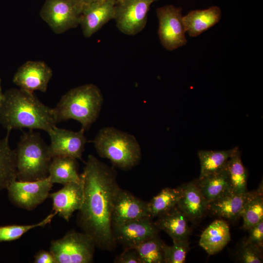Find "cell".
<instances>
[{"mask_svg": "<svg viewBox=\"0 0 263 263\" xmlns=\"http://www.w3.org/2000/svg\"><path fill=\"white\" fill-rule=\"evenodd\" d=\"M164 243L157 235L133 248L138 253L141 263H164Z\"/></svg>", "mask_w": 263, "mask_h": 263, "instance_id": "f1b7e54d", "label": "cell"}, {"mask_svg": "<svg viewBox=\"0 0 263 263\" xmlns=\"http://www.w3.org/2000/svg\"><path fill=\"white\" fill-rule=\"evenodd\" d=\"M182 10V8L171 4L160 7L156 10L159 38L162 46L167 50H174L187 43Z\"/></svg>", "mask_w": 263, "mask_h": 263, "instance_id": "ba28073f", "label": "cell"}, {"mask_svg": "<svg viewBox=\"0 0 263 263\" xmlns=\"http://www.w3.org/2000/svg\"><path fill=\"white\" fill-rule=\"evenodd\" d=\"M158 0H117L114 19L117 28L127 35H135L145 27L152 3Z\"/></svg>", "mask_w": 263, "mask_h": 263, "instance_id": "9c48e42d", "label": "cell"}, {"mask_svg": "<svg viewBox=\"0 0 263 263\" xmlns=\"http://www.w3.org/2000/svg\"><path fill=\"white\" fill-rule=\"evenodd\" d=\"M11 131L7 130L6 136L0 139V191L17 179L16 152L9 143Z\"/></svg>", "mask_w": 263, "mask_h": 263, "instance_id": "cb8c5ba5", "label": "cell"}, {"mask_svg": "<svg viewBox=\"0 0 263 263\" xmlns=\"http://www.w3.org/2000/svg\"><path fill=\"white\" fill-rule=\"evenodd\" d=\"M237 258L240 262L243 263H263V249L254 244L244 241L238 249Z\"/></svg>", "mask_w": 263, "mask_h": 263, "instance_id": "1f68e13d", "label": "cell"}, {"mask_svg": "<svg viewBox=\"0 0 263 263\" xmlns=\"http://www.w3.org/2000/svg\"><path fill=\"white\" fill-rule=\"evenodd\" d=\"M255 190L238 193L230 191L207 204V210L214 215L235 220L241 217L244 207Z\"/></svg>", "mask_w": 263, "mask_h": 263, "instance_id": "ac0fdd59", "label": "cell"}, {"mask_svg": "<svg viewBox=\"0 0 263 263\" xmlns=\"http://www.w3.org/2000/svg\"><path fill=\"white\" fill-rule=\"evenodd\" d=\"M179 196V187L162 189L148 202L150 217L152 218L157 217L172 209L177 206Z\"/></svg>", "mask_w": 263, "mask_h": 263, "instance_id": "484cf974", "label": "cell"}, {"mask_svg": "<svg viewBox=\"0 0 263 263\" xmlns=\"http://www.w3.org/2000/svg\"><path fill=\"white\" fill-rule=\"evenodd\" d=\"M78 5H79L82 9L83 7L87 5L98 2L103 0H74Z\"/></svg>", "mask_w": 263, "mask_h": 263, "instance_id": "d590c367", "label": "cell"}, {"mask_svg": "<svg viewBox=\"0 0 263 263\" xmlns=\"http://www.w3.org/2000/svg\"><path fill=\"white\" fill-rule=\"evenodd\" d=\"M180 196L177 207L188 220L196 222L207 212V203L201 193L196 180L179 187Z\"/></svg>", "mask_w": 263, "mask_h": 263, "instance_id": "e0dca14e", "label": "cell"}, {"mask_svg": "<svg viewBox=\"0 0 263 263\" xmlns=\"http://www.w3.org/2000/svg\"><path fill=\"white\" fill-rule=\"evenodd\" d=\"M84 132L82 129L75 132L54 127L47 132L51 139L49 147L52 158L64 156L82 160L87 142Z\"/></svg>", "mask_w": 263, "mask_h": 263, "instance_id": "8fae6325", "label": "cell"}, {"mask_svg": "<svg viewBox=\"0 0 263 263\" xmlns=\"http://www.w3.org/2000/svg\"><path fill=\"white\" fill-rule=\"evenodd\" d=\"M15 150L17 180L32 181L48 176L52 157L49 146L39 133L32 130L24 132Z\"/></svg>", "mask_w": 263, "mask_h": 263, "instance_id": "277c9868", "label": "cell"}, {"mask_svg": "<svg viewBox=\"0 0 263 263\" xmlns=\"http://www.w3.org/2000/svg\"><path fill=\"white\" fill-rule=\"evenodd\" d=\"M145 217H150L148 202L120 188L113 201L111 217L112 227Z\"/></svg>", "mask_w": 263, "mask_h": 263, "instance_id": "5bb4252c", "label": "cell"}, {"mask_svg": "<svg viewBox=\"0 0 263 263\" xmlns=\"http://www.w3.org/2000/svg\"><path fill=\"white\" fill-rule=\"evenodd\" d=\"M116 1L103 0L83 7L79 25L84 37L90 38L110 20L114 19Z\"/></svg>", "mask_w": 263, "mask_h": 263, "instance_id": "9a60e30c", "label": "cell"}, {"mask_svg": "<svg viewBox=\"0 0 263 263\" xmlns=\"http://www.w3.org/2000/svg\"><path fill=\"white\" fill-rule=\"evenodd\" d=\"M34 263H56L50 251L40 250L35 255Z\"/></svg>", "mask_w": 263, "mask_h": 263, "instance_id": "e575fe53", "label": "cell"}, {"mask_svg": "<svg viewBox=\"0 0 263 263\" xmlns=\"http://www.w3.org/2000/svg\"><path fill=\"white\" fill-rule=\"evenodd\" d=\"M53 184L49 176L32 181H13L7 187L10 202L17 207L32 210L49 196Z\"/></svg>", "mask_w": 263, "mask_h": 263, "instance_id": "30bf717a", "label": "cell"}, {"mask_svg": "<svg viewBox=\"0 0 263 263\" xmlns=\"http://www.w3.org/2000/svg\"><path fill=\"white\" fill-rule=\"evenodd\" d=\"M152 218L145 217L113 227L114 240L124 248H133L140 243L158 235L159 229Z\"/></svg>", "mask_w": 263, "mask_h": 263, "instance_id": "4fadbf2b", "label": "cell"}, {"mask_svg": "<svg viewBox=\"0 0 263 263\" xmlns=\"http://www.w3.org/2000/svg\"><path fill=\"white\" fill-rule=\"evenodd\" d=\"M93 143L99 156L121 169H131L141 160V149L135 137L114 127L101 129Z\"/></svg>", "mask_w": 263, "mask_h": 263, "instance_id": "5b68a950", "label": "cell"}, {"mask_svg": "<svg viewBox=\"0 0 263 263\" xmlns=\"http://www.w3.org/2000/svg\"><path fill=\"white\" fill-rule=\"evenodd\" d=\"M248 237L245 241L254 244L261 248H263V220L250 227Z\"/></svg>", "mask_w": 263, "mask_h": 263, "instance_id": "d6a6232c", "label": "cell"}, {"mask_svg": "<svg viewBox=\"0 0 263 263\" xmlns=\"http://www.w3.org/2000/svg\"><path fill=\"white\" fill-rule=\"evenodd\" d=\"M84 197L77 224L96 247L113 250L116 245L111 217L114 198L120 189L114 169L93 155L88 156L82 173Z\"/></svg>", "mask_w": 263, "mask_h": 263, "instance_id": "6da1fadb", "label": "cell"}, {"mask_svg": "<svg viewBox=\"0 0 263 263\" xmlns=\"http://www.w3.org/2000/svg\"><path fill=\"white\" fill-rule=\"evenodd\" d=\"M96 246L86 234L72 230L51 242L50 251L56 263L93 262Z\"/></svg>", "mask_w": 263, "mask_h": 263, "instance_id": "8992f818", "label": "cell"}, {"mask_svg": "<svg viewBox=\"0 0 263 263\" xmlns=\"http://www.w3.org/2000/svg\"><path fill=\"white\" fill-rule=\"evenodd\" d=\"M3 96V93L2 92V86H1V79L0 77V104L1 103V101L2 99Z\"/></svg>", "mask_w": 263, "mask_h": 263, "instance_id": "8d00e7d4", "label": "cell"}, {"mask_svg": "<svg viewBox=\"0 0 263 263\" xmlns=\"http://www.w3.org/2000/svg\"><path fill=\"white\" fill-rule=\"evenodd\" d=\"M239 150L238 147L224 150H201L198 151L201 169L198 178L224 169L231 157Z\"/></svg>", "mask_w": 263, "mask_h": 263, "instance_id": "d4e9b609", "label": "cell"}, {"mask_svg": "<svg viewBox=\"0 0 263 263\" xmlns=\"http://www.w3.org/2000/svg\"><path fill=\"white\" fill-rule=\"evenodd\" d=\"M221 15V9L216 6L192 10L182 17L186 32L190 37H196L218 23Z\"/></svg>", "mask_w": 263, "mask_h": 263, "instance_id": "d6986e66", "label": "cell"}, {"mask_svg": "<svg viewBox=\"0 0 263 263\" xmlns=\"http://www.w3.org/2000/svg\"><path fill=\"white\" fill-rule=\"evenodd\" d=\"M82 8L74 0H45L39 15L56 34H61L79 24Z\"/></svg>", "mask_w": 263, "mask_h": 263, "instance_id": "52a82bcc", "label": "cell"}, {"mask_svg": "<svg viewBox=\"0 0 263 263\" xmlns=\"http://www.w3.org/2000/svg\"><path fill=\"white\" fill-rule=\"evenodd\" d=\"M103 102L102 93L94 84L71 89L53 108L56 123L73 119L81 124V129L88 130L98 118Z\"/></svg>", "mask_w": 263, "mask_h": 263, "instance_id": "3957f363", "label": "cell"}, {"mask_svg": "<svg viewBox=\"0 0 263 263\" xmlns=\"http://www.w3.org/2000/svg\"><path fill=\"white\" fill-rule=\"evenodd\" d=\"M115 263H141L139 256L133 248H124V251L116 257Z\"/></svg>", "mask_w": 263, "mask_h": 263, "instance_id": "836d02e7", "label": "cell"}, {"mask_svg": "<svg viewBox=\"0 0 263 263\" xmlns=\"http://www.w3.org/2000/svg\"><path fill=\"white\" fill-rule=\"evenodd\" d=\"M49 195L52 200L53 212L68 222L83 203L84 190L81 177L79 182L63 185L60 189Z\"/></svg>", "mask_w": 263, "mask_h": 263, "instance_id": "2e32d148", "label": "cell"}, {"mask_svg": "<svg viewBox=\"0 0 263 263\" xmlns=\"http://www.w3.org/2000/svg\"><path fill=\"white\" fill-rule=\"evenodd\" d=\"M52 76L53 71L45 62L28 60L19 67L13 82L19 88L30 92L45 93Z\"/></svg>", "mask_w": 263, "mask_h": 263, "instance_id": "7c38bea8", "label": "cell"}, {"mask_svg": "<svg viewBox=\"0 0 263 263\" xmlns=\"http://www.w3.org/2000/svg\"><path fill=\"white\" fill-rule=\"evenodd\" d=\"M155 225L176 241L188 240L190 233L186 215L177 207L157 217Z\"/></svg>", "mask_w": 263, "mask_h": 263, "instance_id": "44dd1931", "label": "cell"}, {"mask_svg": "<svg viewBox=\"0 0 263 263\" xmlns=\"http://www.w3.org/2000/svg\"><path fill=\"white\" fill-rule=\"evenodd\" d=\"M230 241L228 225L225 221L217 219L202 232L199 244L209 255H214L223 249Z\"/></svg>", "mask_w": 263, "mask_h": 263, "instance_id": "ffe728a7", "label": "cell"}, {"mask_svg": "<svg viewBox=\"0 0 263 263\" xmlns=\"http://www.w3.org/2000/svg\"><path fill=\"white\" fill-rule=\"evenodd\" d=\"M0 124L7 130L27 128L48 132L56 126L53 109L31 93L11 88L3 93L0 104Z\"/></svg>", "mask_w": 263, "mask_h": 263, "instance_id": "7a4b0ae2", "label": "cell"}, {"mask_svg": "<svg viewBox=\"0 0 263 263\" xmlns=\"http://www.w3.org/2000/svg\"><path fill=\"white\" fill-rule=\"evenodd\" d=\"M263 181L245 203L241 217L243 218L242 228L247 230L250 227L263 220Z\"/></svg>", "mask_w": 263, "mask_h": 263, "instance_id": "4316f807", "label": "cell"}, {"mask_svg": "<svg viewBox=\"0 0 263 263\" xmlns=\"http://www.w3.org/2000/svg\"><path fill=\"white\" fill-rule=\"evenodd\" d=\"M195 180L207 203L232 191L226 166L219 171Z\"/></svg>", "mask_w": 263, "mask_h": 263, "instance_id": "7402d4cb", "label": "cell"}, {"mask_svg": "<svg viewBox=\"0 0 263 263\" xmlns=\"http://www.w3.org/2000/svg\"><path fill=\"white\" fill-rule=\"evenodd\" d=\"M51 182L65 185L79 182L77 159L69 157L56 156L52 158L48 175Z\"/></svg>", "mask_w": 263, "mask_h": 263, "instance_id": "603a6c76", "label": "cell"}, {"mask_svg": "<svg viewBox=\"0 0 263 263\" xmlns=\"http://www.w3.org/2000/svg\"><path fill=\"white\" fill-rule=\"evenodd\" d=\"M164 263H183L189 250L188 240H173V244H163Z\"/></svg>", "mask_w": 263, "mask_h": 263, "instance_id": "4dcf8cb0", "label": "cell"}, {"mask_svg": "<svg viewBox=\"0 0 263 263\" xmlns=\"http://www.w3.org/2000/svg\"><path fill=\"white\" fill-rule=\"evenodd\" d=\"M232 191L241 193L248 191V172L244 166L238 150L229 159L226 165Z\"/></svg>", "mask_w": 263, "mask_h": 263, "instance_id": "83f0119b", "label": "cell"}, {"mask_svg": "<svg viewBox=\"0 0 263 263\" xmlns=\"http://www.w3.org/2000/svg\"><path fill=\"white\" fill-rule=\"evenodd\" d=\"M56 215V213L53 212L40 222L34 224L0 226V242H11L18 240L31 229L45 226L51 222Z\"/></svg>", "mask_w": 263, "mask_h": 263, "instance_id": "f546056e", "label": "cell"}]
</instances>
